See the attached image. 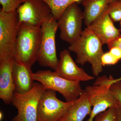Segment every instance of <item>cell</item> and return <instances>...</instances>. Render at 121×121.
Listing matches in <instances>:
<instances>
[{
	"label": "cell",
	"mask_w": 121,
	"mask_h": 121,
	"mask_svg": "<svg viewBox=\"0 0 121 121\" xmlns=\"http://www.w3.org/2000/svg\"><path fill=\"white\" fill-rule=\"evenodd\" d=\"M70 52L76 55V62L82 66L86 63L90 64L93 75L98 76L102 72L101 57L104 53V45L98 37L91 30L86 28L75 41L70 44Z\"/></svg>",
	"instance_id": "1"
},
{
	"label": "cell",
	"mask_w": 121,
	"mask_h": 121,
	"mask_svg": "<svg viewBox=\"0 0 121 121\" xmlns=\"http://www.w3.org/2000/svg\"><path fill=\"white\" fill-rule=\"evenodd\" d=\"M41 36V26L18 24L15 60L32 67L37 61Z\"/></svg>",
	"instance_id": "2"
},
{
	"label": "cell",
	"mask_w": 121,
	"mask_h": 121,
	"mask_svg": "<svg viewBox=\"0 0 121 121\" xmlns=\"http://www.w3.org/2000/svg\"><path fill=\"white\" fill-rule=\"evenodd\" d=\"M58 28L57 20L52 15L42 24L41 43L37 58L40 65L55 71L59 61L56 43V35Z\"/></svg>",
	"instance_id": "3"
},
{
	"label": "cell",
	"mask_w": 121,
	"mask_h": 121,
	"mask_svg": "<svg viewBox=\"0 0 121 121\" xmlns=\"http://www.w3.org/2000/svg\"><path fill=\"white\" fill-rule=\"evenodd\" d=\"M34 80L42 84L46 89L57 91L63 95L66 101L78 99L82 93L80 82L67 80L50 70H40L33 73Z\"/></svg>",
	"instance_id": "4"
},
{
	"label": "cell",
	"mask_w": 121,
	"mask_h": 121,
	"mask_svg": "<svg viewBox=\"0 0 121 121\" xmlns=\"http://www.w3.org/2000/svg\"><path fill=\"white\" fill-rule=\"evenodd\" d=\"M46 90L41 83L35 82L32 89L26 93L14 92L12 103L17 113L12 121H37L39 101Z\"/></svg>",
	"instance_id": "5"
},
{
	"label": "cell",
	"mask_w": 121,
	"mask_h": 121,
	"mask_svg": "<svg viewBox=\"0 0 121 121\" xmlns=\"http://www.w3.org/2000/svg\"><path fill=\"white\" fill-rule=\"evenodd\" d=\"M17 11L12 13L0 12V61L15 59L18 33Z\"/></svg>",
	"instance_id": "6"
},
{
	"label": "cell",
	"mask_w": 121,
	"mask_h": 121,
	"mask_svg": "<svg viewBox=\"0 0 121 121\" xmlns=\"http://www.w3.org/2000/svg\"><path fill=\"white\" fill-rule=\"evenodd\" d=\"M83 13L75 3L68 7L57 20L60 31V37L71 44L81 36L83 30Z\"/></svg>",
	"instance_id": "7"
},
{
	"label": "cell",
	"mask_w": 121,
	"mask_h": 121,
	"mask_svg": "<svg viewBox=\"0 0 121 121\" xmlns=\"http://www.w3.org/2000/svg\"><path fill=\"white\" fill-rule=\"evenodd\" d=\"M75 100L63 102L56 97V91L46 89L39 101L37 121H59Z\"/></svg>",
	"instance_id": "8"
},
{
	"label": "cell",
	"mask_w": 121,
	"mask_h": 121,
	"mask_svg": "<svg viewBox=\"0 0 121 121\" xmlns=\"http://www.w3.org/2000/svg\"><path fill=\"white\" fill-rule=\"evenodd\" d=\"M17 12L18 24L36 26H41L52 15L51 8L43 0H24Z\"/></svg>",
	"instance_id": "9"
},
{
	"label": "cell",
	"mask_w": 121,
	"mask_h": 121,
	"mask_svg": "<svg viewBox=\"0 0 121 121\" xmlns=\"http://www.w3.org/2000/svg\"><path fill=\"white\" fill-rule=\"evenodd\" d=\"M110 86L107 84H93L86 87L84 91L93 107L86 121H94L100 113L110 107L118 105L116 98L110 90Z\"/></svg>",
	"instance_id": "10"
},
{
	"label": "cell",
	"mask_w": 121,
	"mask_h": 121,
	"mask_svg": "<svg viewBox=\"0 0 121 121\" xmlns=\"http://www.w3.org/2000/svg\"><path fill=\"white\" fill-rule=\"evenodd\" d=\"M55 71L59 76L70 81L87 82L94 78L76 65L67 50L60 52L58 64Z\"/></svg>",
	"instance_id": "11"
},
{
	"label": "cell",
	"mask_w": 121,
	"mask_h": 121,
	"mask_svg": "<svg viewBox=\"0 0 121 121\" xmlns=\"http://www.w3.org/2000/svg\"><path fill=\"white\" fill-rule=\"evenodd\" d=\"M86 28L93 32L104 44L108 45L121 36V29L115 26L114 22L111 18L108 7Z\"/></svg>",
	"instance_id": "12"
},
{
	"label": "cell",
	"mask_w": 121,
	"mask_h": 121,
	"mask_svg": "<svg viewBox=\"0 0 121 121\" xmlns=\"http://www.w3.org/2000/svg\"><path fill=\"white\" fill-rule=\"evenodd\" d=\"M31 68L15 59L12 70L14 92L23 94L32 89L35 82Z\"/></svg>",
	"instance_id": "13"
},
{
	"label": "cell",
	"mask_w": 121,
	"mask_h": 121,
	"mask_svg": "<svg viewBox=\"0 0 121 121\" xmlns=\"http://www.w3.org/2000/svg\"><path fill=\"white\" fill-rule=\"evenodd\" d=\"M14 60L0 61V98L6 104L12 103L15 91L12 74Z\"/></svg>",
	"instance_id": "14"
},
{
	"label": "cell",
	"mask_w": 121,
	"mask_h": 121,
	"mask_svg": "<svg viewBox=\"0 0 121 121\" xmlns=\"http://www.w3.org/2000/svg\"><path fill=\"white\" fill-rule=\"evenodd\" d=\"M86 93L84 90L80 97L67 111L59 121H83L92 109Z\"/></svg>",
	"instance_id": "15"
},
{
	"label": "cell",
	"mask_w": 121,
	"mask_h": 121,
	"mask_svg": "<svg viewBox=\"0 0 121 121\" xmlns=\"http://www.w3.org/2000/svg\"><path fill=\"white\" fill-rule=\"evenodd\" d=\"M113 0H84L82 4L84 7V22L89 26L108 8Z\"/></svg>",
	"instance_id": "16"
},
{
	"label": "cell",
	"mask_w": 121,
	"mask_h": 121,
	"mask_svg": "<svg viewBox=\"0 0 121 121\" xmlns=\"http://www.w3.org/2000/svg\"><path fill=\"white\" fill-rule=\"evenodd\" d=\"M48 4L52 13L56 19L58 20L64 12L71 5L76 3L82 4L84 0H43Z\"/></svg>",
	"instance_id": "17"
},
{
	"label": "cell",
	"mask_w": 121,
	"mask_h": 121,
	"mask_svg": "<svg viewBox=\"0 0 121 121\" xmlns=\"http://www.w3.org/2000/svg\"><path fill=\"white\" fill-rule=\"evenodd\" d=\"M119 112L117 106L108 108L97 115L94 121H118Z\"/></svg>",
	"instance_id": "18"
},
{
	"label": "cell",
	"mask_w": 121,
	"mask_h": 121,
	"mask_svg": "<svg viewBox=\"0 0 121 121\" xmlns=\"http://www.w3.org/2000/svg\"><path fill=\"white\" fill-rule=\"evenodd\" d=\"M109 14L114 22L121 21V0H113L108 7Z\"/></svg>",
	"instance_id": "19"
},
{
	"label": "cell",
	"mask_w": 121,
	"mask_h": 121,
	"mask_svg": "<svg viewBox=\"0 0 121 121\" xmlns=\"http://www.w3.org/2000/svg\"><path fill=\"white\" fill-rule=\"evenodd\" d=\"M24 1V0H0V4L2 6L1 10L7 13L14 12L23 3Z\"/></svg>",
	"instance_id": "20"
},
{
	"label": "cell",
	"mask_w": 121,
	"mask_h": 121,
	"mask_svg": "<svg viewBox=\"0 0 121 121\" xmlns=\"http://www.w3.org/2000/svg\"><path fill=\"white\" fill-rule=\"evenodd\" d=\"M119 60L109 51L104 52L101 57V62L103 66L106 65H115Z\"/></svg>",
	"instance_id": "21"
},
{
	"label": "cell",
	"mask_w": 121,
	"mask_h": 121,
	"mask_svg": "<svg viewBox=\"0 0 121 121\" xmlns=\"http://www.w3.org/2000/svg\"><path fill=\"white\" fill-rule=\"evenodd\" d=\"M110 90L116 98L121 109V81L117 82L111 85Z\"/></svg>",
	"instance_id": "22"
},
{
	"label": "cell",
	"mask_w": 121,
	"mask_h": 121,
	"mask_svg": "<svg viewBox=\"0 0 121 121\" xmlns=\"http://www.w3.org/2000/svg\"><path fill=\"white\" fill-rule=\"evenodd\" d=\"M110 52L119 60L121 59V50L117 47H113L109 48Z\"/></svg>",
	"instance_id": "23"
},
{
	"label": "cell",
	"mask_w": 121,
	"mask_h": 121,
	"mask_svg": "<svg viewBox=\"0 0 121 121\" xmlns=\"http://www.w3.org/2000/svg\"><path fill=\"white\" fill-rule=\"evenodd\" d=\"M119 81H121V76L120 78H118L114 79L113 78H112V76H110L109 78L106 76L104 78V82L105 84L110 86L113 83L117 82H119Z\"/></svg>",
	"instance_id": "24"
},
{
	"label": "cell",
	"mask_w": 121,
	"mask_h": 121,
	"mask_svg": "<svg viewBox=\"0 0 121 121\" xmlns=\"http://www.w3.org/2000/svg\"><path fill=\"white\" fill-rule=\"evenodd\" d=\"M107 45L109 49L112 47H117L121 50V36L117 40Z\"/></svg>",
	"instance_id": "25"
},
{
	"label": "cell",
	"mask_w": 121,
	"mask_h": 121,
	"mask_svg": "<svg viewBox=\"0 0 121 121\" xmlns=\"http://www.w3.org/2000/svg\"><path fill=\"white\" fill-rule=\"evenodd\" d=\"M118 112H119V120L118 121H121V109L119 107H118Z\"/></svg>",
	"instance_id": "26"
},
{
	"label": "cell",
	"mask_w": 121,
	"mask_h": 121,
	"mask_svg": "<svg viewBox=\"0 0 121 121\" xmlns=\"http://www.w3.org/2000/svg\"><path fill=\"white\" fill-rule=\"evenodd\" d=\"M2 117H3V114H2V113L0 112V119L1 121V120H2Z\"/></svg>",
	"instance_id": "27"
},
{
	"label": "cell",
	"mask_w": 121,
	"mask_h": 121,
	"mask_svg": "<svg viewBox=\"0 0 121 121\" xmlns=\"http://www.w3.org/2000/svg\"><path fill=\"white\" fill-rule=\"evenodd\" d=\"M120 27H121V29H121V21L120 22Z\"/></svg>",
	"instance_id": "28"
}]
</instances>
